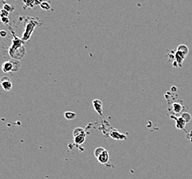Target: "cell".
I'll use <instances>...</instances> for the list:
<instances>
[{
    "instance_id": "15",
    "label": "cell",
    "mask_w": 192,
    "mask_h": 179,
    "mask_svg": "<svg viewBox=\"0 0 192 179\" xmlns=\"http://www.w3.org/2000/svg\"><path fill=\"white\" fill-rule=\"evenodd\" d=\"M23 3H24L26 6H28L30 8H33L34 6H37V4H41V2H38V1H23Z\"/></svg>"
},
{
    "instance_id": "4",
    "label": "cell",
    "mask_w": 192,
    "mask_h": 179,
    "mask_svg": "<svg viewBox=\"0 0 192 179\" xmlns=\"http://www.w3.org/2000/svg\"><path fill=\"white\" fill-rule=\"evenodd\" d=\"M0 84H1L2 88L6 92H9L10 90H11L12 88V82L8 77H2V78L0 79Z\"/></svg>"
},
{
    "instance_id": "5",
    "label": "cell",
    "mask_w": 192,
    "mask_h": 179,
    "mask_svg": "<svg viewBox=\"0 0 192 179\" xmlns=\"http://www.w3.org/2000/svg\"><path fill=\"white\" fill-rule=\"evenodd\" d=\"M92 105L94 107V110L99 114L100 116H103V102L99 99H94L92 101Z\"/></svg>"
},
{
    "instance_id": "10",
    "label": "cell",
    "mask_w": 192,
    "mask_h": 179,
    "mask_svg": "<svg viewBox=\"0 0 192 179\" xmlns=\"http://www.w3.org/2000/svg\"><path fill=\"white\" fill-rule=\"evenodd\" d=\"M85 134H84L79 135L78 136V137L74 138V143L79 145H82V144L85 142Z\"/></svg>"
},
{
    "instance_id": "12",
    "label": "cell",
    "mask_w": 192,
    "mask_h": 179,
    "mask_svg": "<svg viewBox=\"0 0 192 179\" xmlns=\"http://www.w3.org/2000/svg\"><path fill=\"white\" fill-rule=\"evenodd\" d=\"M84 134H85V130H84V128H82L81 127L75 128V129L73 130V132L74 138L78 137V136H79V135Z\"/></svg>"
},
{
    "instance_id": "16",
    "label": "cell",
    "mask_w": 192,
    "mask_h": 179,
    "mask_svg": "<svg viewBox=\"0 0 192 179\" xmlns=\"http://www.w3.org/2000/svg\"><path fill=\"white\" fill-rule=\"evenodd\" d=\"M104 150H105V149L103 148V147H98V148H96L94 152V156H95L96 158L97 159L98 156H99V155L102 153Z\"/></svg>"
},
{
    "instance_id": "3",
    "label": "cell",
    "mask_w": 192,
    "mask_h": 179,
    "mask_svg": "<svg viewBox=\"0 0 192 179\" xmlns=\"http://www.w3.org/2000/svg\"><path fill=\"white\" fill-rule=\"evenodd\" d=\"M18 64L20 65V62L17 60L5 61L2 66V70L4 73H10L11 71H15V66H18Z\"/></svg>"
},
{
    "instance_id": "11",
    "label": "cell",
    "mask_w": 192,
    "mask_h": 179,
    "mask_svg": "<svg viewBox=\"0 0 192 179\" xmlns=\"http://www.w3.org/2000/svg\"><path fill=\"white\" fill-rule=\"evenodd\" d=\"M172 109L176 114H179L183 110V106L179 103H174L172 104Z\"/></svg>"
},
{
    "instance_id": "9",
    "label": "cell",
    "mask_w": 192,
    "mask_h": 179,
    "mask_svg": "<svg viewBox=\"0 0 192 179\" xmlns=\"http://www.w3.org/2000/svg\"><path fill=\"white\" fill-rule=\"evenodd\" d=\"M186 124H187L186 121H185V119H184L182 116L176 119V128H178V129H179V130L184 129V128H185V127Z\"/></svg>"
},
{
    "instance_id": "17",
    "label": "cell",
    "mask_w": 192,
    "mask_h": 179,
    "mask_svg": "<svg viewBox=\"0 0 192 179\" xmlns=\"http://www.w3.org/2000/svg\"><path fill=\"white\" fill-rule=\"evenodd\" d=\"M40 7L44 10H49L50 9V5L48 2H41V4H40Z\"/></svg>"
},
{
    "instance_id": "8",
    "label": "cell",
    "mask_w": 192,
    "mask_h": 179,
    "mask_svg": "<svg viewBox=\"0 0 192 179\" xmlns=\"http://www.w3.org/2000/svg\"><path fill=\"white\" fill-rule=\"evenodd\" d=\"M110 136L112 138L116 140H124L126 138V136L123 134L118 132V131H114V132H111Z\"/></svg>"
},
{
    "instance_id": "6",
    "label": "cell",
    "mask_w": 192,
    "mask_h": 179,
    "mask_svg": "<svg viewBox=\"0 0 192 179\" xmlns=\"http://www.w3.org/2000/svg\"><path fill=\"white\" fill-rule=\"evenodd\" d=\"M186 57H187V55L184 54V53L182 52H180V51H178V50H177L176 52L174 55L175 62H176L178 66L180 67Z\"/></svg>"
},
{
    "instance_id": "21",
    "label": "cell",
    "mask_w": 192,
    "mask_h": 179,
    "mask_svg": "<svg viewBox=\"0 0 192 179\" xmlns=\"http://www.w3.org/2000/svg\"><path fill=\"white\" fill-rule=\"evenodd\" d=\"M1 21H2V23H5V24H6V23H9V20L8 17H2V18H1Z\"/></svg>"
},
{
    "instance_id": "22",
    "label": "cell",
    "mask_w": 192,
    "mask_h": 179,
    "mask_svg": "<svg viewBox=\"0 0 192 179\" xmlns=\"http://www.w3.org/2000/svg\"><path fill=\"white\" fill-rule=\"evenodd\" d=\"M7 35V32L6 30H0V36L2 37H5Z\"/></svg>"
},
{
    "instance_id": "20",
    "label": "cell",
    "mask_w": 192,
    "mask_h": 179,
    "mask_svg": "<svg viewBox=\"0 0 192 179\" xmlns=\"http://www.w3.org/2000/svg\"><path fill=\"white\" fill-rule=\"evenodd\" d=\"M8 16H9V12H7L4 9H2L0 10V18L8 17Z\"/></svg>"
},
{
    "instance_id": "2",
    "label": "cell",
    "mask_w": 192,
    "mask_h": 179,
    "mask_svg": "<svg viewBox=\"0 0 192 179\" xmlns=\"http://www.w3.org/2000/svg\"><path fill=\"white\" fill-rule=\"evenodd\" d=\"M37 25V22L35 21H27L26 25L25 31L23 34L22 40L23 41H27L31 36L32 33L34 30V29L35 28V26Z\"/></svg>"
},
{
    "instance_id": "14",
    "label": "cell",
    "mask_w": 192,
    "mask_h": 179,
    "mask_svg": "<svg viewBox=\"0 0 192 179\" xmlns=\"http://www.w3.org/2000/svg\"><path fill=\"white\" fill-rule=\"evenodd\" d=\"M177 50H178V51H180V52H183L184 54H185L187 55L188 52H189L188 47L186 45H184V44L179 45V46H178L177 48Z\"/></svg>"
},
{
    "instance_id": "19",
    "label": "cell",
    "mask_w": 192,
    "mask_h": 179,
    "mask_svg": "<svg viewBox=\"0 0 192 179\" xmlns=\"http://www.w3.org/2000/svg\"><path fill=\"white\" fill-rule=\"evenodd\" d=\"M3 9L5 10H6L7 12H12L14 10V6H12L10 4H4V6L3 7Z\"/></svg>"
},
{
    "instance_id": "1",
    "label": "cell",
    "mask_w": 192,
    "mask_h": 179,
    "mask_svg": "<svg viewBox=\"0 0 192 179\" xmlns=\"http://www.w3.org/2000/svg\"><path fill=\"white\" fill-rule=\"evenodd\" d=\"M9 53L14 60H20L22 59L26 54V48L23 46V41L22 39H20L14 36V39L12 41V46L9 50Z\"/></svg>"
},
{
    "instance_id": "18",
    "label": "cell",
    "mask_w": 192,
    "mask_h": 179,
    "mask_svg": "<svg viewBox=\"0 0 192 179\" xmlns=\"http://www.w3.org/2000/svg\"><path fill=\"white\" fill-rule=\"evenodd\" d=\"M182 116L183 118L184 119H185V121H186L187 124V123H189V121H190L191 119V114L187 113H183V114H182V116Z\"/></svg>"
},
{
    "instance_id": "7",
    "label": "cell",
    "mask_w": 192,
    "mask_h": 179,
    "mask_svg": "<svg viewBox=\"0 0 192 179\" xmlns=\"http://www.w3.org/2000/svg\"><path fill=\"white\" fill-rule=\"evenodd\" d=\"M109 159H110L109 153H108V152L105 149V150H104L102 153L98 156L97 160L100 163L105 165L109 161Z\"/></svg>"
},
{
    "instance_id": "13",
    "label": "cell",
    "mask_w": 192,
    "mask_h": 179,
    "mask_svg": "<svg viewBox=\"0 0 192 179\" xmlns=\"http://www.w3.org/2000/svg\"><path fill=\"white\" fill-rule=\"evenodd\" d=\"M76 116V114L75 113H74V112L68 111L66 112V113H64V116H65V118L67 120H73L75 119Z\"/></svg>"
}]
</instances>
